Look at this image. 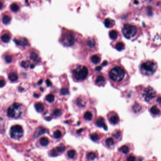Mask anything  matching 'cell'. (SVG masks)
<instances>
[{
  "instance_id": "23",
  "label": "cell",
  "mask_w": 161,
  "mask_h": 161,
  "mask_svg": "<svg viewBox=\"0 0 161 161\" xmlns=\"http://www.w3.org/2000/svg\"><path fill=\"white\" fill-rule=\"evenodd\" d=\"M85 46L90 50H93L96 49L97 44L95 40L93 38H87L85 41Z\"/></svg>"
},
{
  "instance_id": "10",
  "label": "cell",
  "mask_w": 161,
  "mask_h": 161,
  "mask_svg": "<svg viewBox=\"0 0 161 161\" xmlns=\"http://www.w3.org/2000/svg\"><path fill=\"white\" fill-rule=\"evenodd\" d=\"M92 79L95 85L99 87H104L107 82V76L105 74L98 71L93 74Z\"/></svg>"
},
{
  "instance_id": "39",
  "label": "cell",
  "mask_w": 161,
  "mask_h": 161,
  "mask_svg": "<svg viewBox=\"0 0 161 161\" xmlns=\"http://www.w3.org/2000/svg\"><path fill=\"white\" fill-rule=\"evenodd\" d=\"M137 156L133 154V153H130L129 154V155H127V157H126V160L127 161H136L137 160Z\"/></svg>"
},
{
  "instance_id": "41",
  "label": "cell",
  "mask_w": 161,
  "mask_h": 161,
  "mask_svg": "<svg viewBox=\"0 0 161 161\" xmlns=\"http://www.w3.org/2000/svg\"><path fill=\"white\" fill-rule=\"evenodd\" d=\"M46 100L49 103H53L55 100V96L52 94L48 95L46 96Z\"/></svg>"
},
{
  "instance_id": "1",
  "label": "cell",
  "mask_w": 161,
  "mask_h": 161,
  "mask_svg": "<svg viewBox=\"0 0 161 161\" xmlns=\"http://www.w3.org/2000/svg\"><path fill=\"white\" fill-rule=\"evenodd\" d=\"M108 80L113 86L116 88L130 84V77L123 65L119 63H114L107 70Z\"/></svg>"
},
{
  "instance_id": "21",
  "label": "cell",
  "mask_w": 161,
  "mask_h": 161,
  "mask_svg": "<svg viewBox=\"0 0 161 161\" xmlns=\"http://www.w3.org/2000/svg\"><path fill=\"white\" fill-rule=\"evenodd\" d=\"M66 157L71 160H76L78 157V153L77 150L73 147L69 148L66 152Z\"/></svg>"
},
{
  "instance_id": "25",
  "label": "cell",
  "mask_w": 161,
  "mask_h": 161,
  "mask_svg": "<svg viewBox=\"0 0 161 161\" xmlns=\"http://www.w3.org/2000/svg\"><path fill=\"white\" fill-rule=\"evenodd\" d=\"M101 55L100 54H94L90 57V61L92 64L94 65H97L99 64L101 61Z\"/></svg>"
},
{
  "instance_id": "30",
  "label": "cell",
  "mask_w": 161,
  "mask_h": 161,
  "mask_svg": "<svg viewBox=\"0 0 161 161\" xmlns=\"http://www.w3.org/2000/svg\"><path fill=\"white\" fill-rule=\"evenodd\" d=\"M61 94L62 96H68L70 94V91L69 86L68 87H64L61 89Z\"/></svg>"
},
{
  "instance_id": "40",
  "label": "cell",
  "mask_w": 161,
  "mask_h": 161,
  "mask_svg": "<svg viewBox=\"0 0 161 161\" xmlns=\"http://www.w3.org/2000/svg\"><path fill=\"white\" fill-rule=\"evenodd\" d=\"M10 9L11 10L13 11V12H17L19 9V6L16 3H13L12 4H11V5H10Z\"/></svg>"
},
{
  "instance_id": "44",
  "label": "cell",
  "mask_w": 161,
  "mask_h": 161,
  "mask_svg": "<svg viewBox=\"0 0 161 161\" xmlns=\"http://www.w3.org/2000/svg\"><path fill=\"white\" fill-rule=\"evenodd\" d=\"M5 60L7 63H9L12 61V57L10 55H6L5 57Z\"/></svg>"
},
{
  "instance_id": "16",
  "label": "cell",
  "mask_w": 161,
  "mask_h": 161,
  "mask_svg": "<svg viewBox=\"0 0 161 161\" xmlns=\"http://www.w3.org/2000/svg\"><path fill=\"white\" fill-rule=\"evenodd\" d=\"M161 105L158 104L152 103L150 104V105L148 108L149 111L151 114L154 118L159 117L161 115Z\"/></svg>"
},
{
  "instance_id": "31",
  "label": "cell",
  "mask_w": 161,
  "mask_h": 161,
  "mask_svg": "<svg viewBox=\"0 0 161 161\" xmlns=\"http://www.w3.org/2000/svg\"><path fill=\"white\" fill-rule=\"evenodd\" d=\"M104 25L107 28H111L115 25V22L114 20L110 19H107L104 21Z\"/></svg>"
},
{
  "instance_id": "47",
  "label": "cell",
  "mask_w": 161,
  "mask_h": 161,
  "mask_svg": "<svg viewBox=\"0 0 161 161\" xmlns=\"http://www.w3.org/2000/svg\"><path fill=\"white\" fill-rule=\"evenodd\" d=\"M3 3L1 1H0V9H1L2 8H3Z\"/></svg>"
},
{
  "instance_id": "14",
  "label": "cell",
  "mask_w": 161,
  "mask_h": 161,
  "mask_svg": "<svg viewBox=\"0 0 161 161\" xmlns=\"http://www.w3.org/2000/svg\"><path fill=\"white\" fill-rule=\"evenodd\" d=\"M107 117L109 122L112 125H117L120 122L119 115L114 111H111L108 113Z\"/></svg>"
},
{
  "instance_id": "42",
  "label": "cell",
  "mask_w": 161,
  "mask_h": 161,
  "mask_svg": "<svg viewBox=\"0 0 161 161\" xmlns=\"http://www.w3.org/2000/svg\"><path fill=\"white\" fill-rule=\"evenodd\" d=\"M30 59L34 61H38V55L35 53H32L30 54Z\"/></svg>"
},
{
  "instance_id": "35",
  "label": "cell",
  "mask_w": 161,
  "mask_h": 161,
  "mask_svg": "<svg viewBox=\"0 0 161 161\" xmlns=\"http://www.w3.org/2000/svg\"><path fill=\"white\" fill-rule=\"evenodd\" d=\"M11 18L10 16L5 15L3 16L2 20V22L4 24L7 25L10 23V22L11 21Z\"/></svg>"
},
{
  "instance_id": "11",
  "label": "cell",
  "mask_w": 161,
  "mask_h": 161,
  "mask_svg": "<svg viewBox=\"0 0 161 161\" xmlns=\"http://www.w3.org/2000/svg\"><path fill=\"white\" fill-rule=\"evenodd\" d=\"M129 109L130 112L132 115L137 116L145 111L146 109V106L136 101L131 105Z\"/></svg>"
},
{
  "instance_id": "13",
  "label": "cell",
  "mask_w": 161,
  "mask_h": 161,
  "mask_svg": "<svg viewBox=\"0 0 161 161\" xmlns=\"http://www.w3.org/2000/svg\"><path fill=\"white\" fill-rule=\"evenodd\" d=\"M102 144L104 146L109 150H112L114 148L116 144L117 143L115 139L111 135L105 136L102 141Z\"/></svg>"
},
{
  "instance_id": "43",
  "label": "cell",
  "mask_w": 161,
  "mask_h": 161,
  "mask_svg": "<svg viewBox=\"0 0 161 161\" xmlns=\"http://www.w3.org/2000/svg\"><path fill=\"white\" fill-rule=\"evenodd\" d=\"M30 64V62L28 61H23L21 62V66L24 67V68H28Z\"/></svg>"
},
{
  "instance_id": "28",
  "label": "cell",
  "mask_w": 161,
  "mask_h": 161,
  "mask_svg": "<svg viewBox=\"0 0 161 161\" xmlns=\"http://www.w3.org/2000/svg\"><path fill=\"white\" fill-rule=\"evenodd\" d=\"M109 35L110 38L112 40H116V39L118 38L119 36L118 32L116 30H112L110 31L109 33Z\"/></svg>"
},
{
  "instance_id": "50",
  "label": "cell",
  "mask_w": 161,
  "mask_h": 161,
  "mask_svg": "<svg viewBox=\"0 0 161 161\" xmlns=\"http://www.w3.org/2000/svg\"><path fill=\"white\" fill-rule=\"evenodd\" d=\"M31 68H33L35 67V66H34V65H31Z\"/></svg>"
},
{
  "instance_id": "9",
  "label": "cell",
  "mask_w": 161,
  "mask_h": 161,
  "mask_svg": "<svg viewBox=\"0 0 161 161\" xmlns=\"http://www.w3.org/2000/svg\"><path fill=\"white\" fill-rule=\"evenodd\" d=\"M81 116L82 121L85 123H92L96 116V111L94 107L86 108Z\"/></svg>"
},
{
  "instance_id": "29",
  "label": "cell",
  "mask_w": 161,
  "mask_h": 161,
  "mask_svg": "<svg viewBox=\"0 0 161 161\" xmlns=\"http://www.w3.org/2000/svg\"><path fill=\"white\" fill-rule=\"evenodd\" d=\"M46 132V129L45 128H42V127H39L38 128L37 131H36L35 133V138H38L39 136L42 135L43 133H45Z\"/></svg>"
},
{
  "instance_id": "26",
  "label": "cell",
  "mask_w": 161,
  "mask_h": 161,
  "mask_svg": "<svg viewBox=\"0 0 161 161\" xmlns=\"http://www.w3.org/2000/svg\"><path fill=\"white\" fill-rule=\"evenodd\" d=\"M16 44L18 45L24 46H26L28 43V41L27 39L21 38L20 39H15L14 40Z\"/></svg>"
},
{
  "instance_id": "45",
  "label": "cell",
  "mask_w": 161,
  "mask_h": 161,
  "mask_svg": "<svg viewBox=\"0 0 161 161\" xmlns=\"http://www.w3.org/2000/svg\"><path fill=\"white\" fill-rule=\"evenodd\" d=\"M5 81L3 79L0 80V87H3L5 85Z\"/></svg>"
},
{
  "instance_id": "33",
  "label": "cell",
  "mask_w": 161,
  "mask_h": 161,
  "mask_svg": "<svg viewBox=\"0 0 161 161\" xmlns=\"http://www.w3.org/2000/svg\"><path fill=\"white\" fill-rule=\"evenodd\" d=\"M35 108L36 110L39 112V113H41L44 111L45 109V106L44 105L40 103H37L35 104Z\"/></svg>"
},
{
  "instance_id": "46",
  "label": "cell",
  "mask_w": 161,
  "mask_h": 161,
  "mask_svg": "<svg viewBox=\"0 0 161 161\" xmlns=\"http://www.w3.org/2000/svg\"><path fill=\"white\" fill-rule=\"evenodd\" d=\"M46 83H47V85L48 86H51L52 85V83L51 82V81L49 80H46Z\"/></svg>"
},
{
  "instance_id": "18",
  "label": "cell",
  "mask_w": 161,
  "mask_h": 161,
  "mask_svg": "<svg viewBox=\"0 0 161 161\" xmlns=\"http://www.w3.org/2000/svg\"><path fill=\"white\" fill-rule=\"evenodd\" d=\"M89 138L94 142L99 143L102 142V140L105 137V134L97 131L95 132H93L89 134Z\"/></svg>"
},
{
  "instance_id": "6",
  "label": "cell",
  "mask_w": 161,
  "mask_h": 161,
  "mask_svg": "<svg viewBox=\"0 0 161 161\" xmlns=\"http://www.w3.org/2000/svg\"><path fill=\"white\" fill-rule=\"evenodd\" d=\"M124 36L127 39L134 40L138 38L139 34L138 27L133 24H125L122 29Z\"/></svg>"
},
{
  "instance_id": "15",
  "label": "cell",
  "mask_w": 161,
  "mask_h": 161,
  "mask_svg": "<svg viewBox=\"0 0 161 161\" xmlns=\"http://www.w3.org/2000/svg\"><path fill=\"white\" fill-rule=\"evenodd\" d=\"M134 146L131 143H127L118 148V152L124 156L132 153L134 150Z\"/></svg>"
},
{
  "instance_id": "12",
  "label": "cell",
  "mask_w": 161,
  "mask_h": 161,
  "mask_svg": "<svg viewBox=\"0 0 161 161\" xmlns=\"http://www.w3.org/2000/svg\"><path fill=\"white\" fill-rule=\"evenodd\" d=\"M23 133L22 128L18 125L12 126L10 130V137L15 139H19L22 137Z\"/></svg>"
},
{
  "instance_id": "22",
  "label": "cell",
  "mask_w": 161,
  "mask_h": 161,
  "mask_svg": "<svg viewBox=\"0 0 161 161\" xmlns=\"http://www.w3.org/2000/svg\"><path fill=\"white\" fill-rule=\"evenodd\" d=\"M87 131L88 129L86 127H84L78 129L74 130L73 131L74 133L72 134L77 138H83L86 134Z\"/></svg>"
},
{
  "instance_id": "5",
  "label": "cell",
  "mask_w": 161,
  "mask_h": 161,
  "mask_svg": "<svg viewBox=\"0 0 161 161\" xmlns=\"http://www.w3.org/2000/svg\"><path fill=\"white\" fill-rule=\"evenodd\" d=\"M89 101V98L85 95H77L72 100V107L76 112L83 111L88 107Z\"/></svg>"
},
{
  "instance_id": "7",
  "label": "cell",
  "mask_w": 161,
  "mask_h": 161,
  "mask_svg": "<svg viewBox=\"0 0 161 161\" xmlns=\"http://www.w3.org/2000/svg\"><path fill=\"white\" fill-rule=\"evenodd\" d=\"M77 35L74 31H65L62 35L61 42L64 46L67 47L74 46L77 43Z\"/></svg>"
},
{
  "instance_id": "4",
  "label": "cell",
  "mask_w": 161,
  "mask_h": 161,
  "mask_svg": "<svg viewBox=\"0 0 161 161\" xmlns=\"http://www.w3.org/2000/svg\"><path fill=\"white\" fill-rule=\"evenodd\" d=\"M158 69V64L153 60L146 59L141 62L139 66L140 73L146 77L153 75Z\"/></svg>"
},
{
  "instance_id": "49",
  "label": "cell",
  "mask_w": 161,
  "mask_h": 161,
  "mask_svg": "<svg viewBox=\"0 0 161 161\" xmlns=\"http://www.w3.org/2000/svg\"><path fill=\"white\" fill-rule=\"evenodd\" d=\"M42 81H43V80H42V79H41V80H40L39 81V82L38 83L39 84H41V83L43 82Z\"/></svg>"
},
{
  "instance_id": "17",
  "label": "cell",
  "mask_w": 161,
  "mask_h": 161,
  "mask_svg": "<svg viewBox=\"0 0 161 161\" xmlns=\"http://www.w3.org/2000/svg\"><path fill=\"white\" fill-rule=\"evenodd\" d=\"M93 123L95 126L98 128H103L104 130L107 131L108 130V127L106 124L105 119L104 117L102 116H96L94 120Z\"/></svg>"
},
{
  "instance_id": "2",
  "label": "cell",
  "mask_w": 161,
  "mask_h": 161,
  "mask_svg": "<svg viewBox=\"0 0 161 161\" xmlns=\"http://www.w3.org/2000/svg\"><path fill=\"white\" fill-rule=\"evenodd\" d=\"M71 76L75 82H83L86 80L92 74L89 67L82 63L72 64L70 68Z\"/></svg>"
},
{
  "instance_id": "36",
  "label": "cell",
  "mask_w": 161,
  "mask_h": 161,
  "mask_svg": "<svg viewBox=\"0 0 161 161\" xmlns=\"http://www.w3.org/2000/svg\"><path fill=\"white\" fill-rule=\"evenodd\" d=\"M9 78L11 81L14 82L17 80L18 78V76L15 72H11L9 75Z\"/></svg>"
},
{
  "instance_id": "3",
  "label": "cell",
  "mask_w": 161,
  "mask_h": 161,
  "mask_svg": "<svg viewBox=\"0 0 161 161\" xmlns=\"http://www.w3.org/2000/svg\"><path fill=\"white\" fill-rule=\"evenodd\" d=\"M137 90L140 99L149 104L153 103L157 96L156 91L150 85H140Z\"/></svg>"
},
{
  "instance_id": "8",
  "label": "cell",
  "mask_w": 161,
  "mask_h": 161,
  "mask_svg": "<svg viewBox=\"0 0 161 161\" xmlns=\"http://www.w3.org/2000/svg\"><path fill=\"white\" fill-rule=\"evenodd\" d=\"M24 107L19 103H14L10 105L7 110V115L11 118L18 119L23 114Z\"/></svg>"
},
{
  "instance_id": "32",
  "label": "cell",
  "mask_w": 161,
  "mask_h": 161,
  "mask_svg": "<svg viewBox=\"0 0 161 161\" xmlns=\"http://www.w3.org/2000/svg\"><path fill=\"white\" fill-rule=\"evenodd\" d=\"M10 39V36L7 33L3 34L1 37V41L4 43H7L8 42H9Z\"/></svg>"
},
{
  "instance_id": "34",
  "label": "cell",
  "mask_w": 161,
  "mask_h": 161,
  "mask_svg": "<svg viewBox=\"0 0 161 161\" xmlns=\"http://www.w3.org/2000/svg\"><path fill=\"white\" fill-rule=\"evenodd\" d=\"M63 133L61 131L59 130H57L54 131V138L56 139H59L61 138L63 136Z\"/></svg>"
},
{
  "instance_id": "24",
  "label": "cell",
  "mask_w": 161,
  "mask_h": 161,
  "mask_svg": "<svg viewBox=\"0 0 161 161\" xmlns=\"http://www.w3.org/2000/svg\"><path fill=\"white\" fill-rule=\"evenodd\" d=\"M111 135L115 139L117 143H118L122 140L123 137V131L120 129H116L111 133Z\"/></svg>"
},
{
  "instance_id": "20",
  "label": "cell",
  "mask_w": 161,
  "mask_h": 161,
  "mask_svg": "<svg viewBox=\"0 0 161 161\" xmlns=\"http://www.w3.org/2000/svg\"><path fill=\"white\" fill-rule=\"evenodd\" d=\"M65 149L66 146L64 144L61 143L51 151V154L53 156H57L63 153Z\"/></svg>"
},
{
  "instance_id": "38",
  "label": "cell",
  "mask_w": 161,
  "mask_h": 161,
  "mask_svg": "<svg viewBox=\"0 0 161 161\" xmlns=\"http://www.w3.org/2000/svg\"><path fill=\"white\" fill-rule=\"evenodd\" d=\"M62 114V112L61 109L56 108L54 111L53 115L55 117H59Z\"/></svg>"
},
{
  "instance_id": "27",
  "label": "cell",
  "mask_w": 161,
  "mask_h": 161,
  "mask_svg": "<svg viewBox=\"0 0 161 161\" xmlns=\"http://www.w3.org/2000/svg\"><path fill=\"white\" fill-rule=\"evenodd\" d=\"M125 45L124 43L122 41H119L117 42L115 44L114 48L115 49L119 51H122L125 49Z\"/></svg>"
},
{
  "instance_id": "37",
  "label": "cell",
  "mask_w": 161,
  "mask_h": 161,
  "mask_svg": "<svg viewBox=\"0 0 161 161\" xmlns=\"http://www.w3.org/2000/svg\"><path fill=\"white\" fill-rule=\"evenodd\" d=\"M40 144L41 146H46L49 144V139L47 138L44 137V138H41V139L40 140Z\"/></svg>"
},
{
  "instance_id": "48",
  "label": "cell",
  "mask_w": 161,
  "mask_h": 161,
  "mask_svg": "<svg viewBox=\"0 0 161 161\" xmlns=\"http://www.w3.org/2000/svg\"><path fill=\"white\" fill-rule=\"evenodd\" d=\"M145 0L146 2H151V1H153V0Z\"/></svg>"
},
{
  "instance_id": "19",
  "label": "cell",
  "mask_w": 161,
  "mask_h": 161,
  "mask_svg": "<svg viewBox=\"0 0 161 161\" xmlns=\"http://www.w3.org/2000/svg\"><path fill=\"white\" fill-rule=\"evenodd\" d=\"M85 160L87 161H95L99 159V154L97 150H87L85 153Z\"/></svg>"
}]
</instances>
